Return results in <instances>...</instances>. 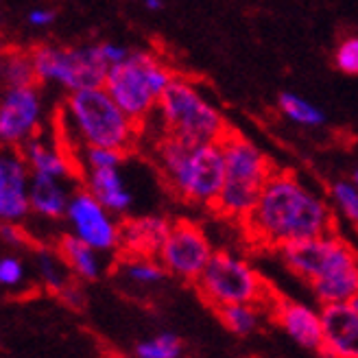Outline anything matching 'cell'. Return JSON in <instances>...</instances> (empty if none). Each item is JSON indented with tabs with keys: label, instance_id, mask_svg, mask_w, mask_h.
<instances>
[{
	"label": "cell",
	"instance_id": "cell-18",
	"mask_svg": "<svg viewBox=\"0 0 358 358\" xmlns=\"http://www.w3.org/2000/svg\"><path fill=\"white\" fill-rule=\"evenodd\" d=\"M29 196H31V212H35L42 219L57 221L66 217L73 192H68V188L64 186V179L59 177L31 175Z\"/></svg>",
	"mask_w": 358,
	"mask_h": 358
},
{
	"label": "cell",
	"instance_id": "cell-29",
	"mask_svg": "<svg viewBox=\"0 0 358 358\" xmlns=\"http://www.w3.org/2000/svg\"><path fill=\"white\" fill-rule=\"evenodd\" d=\"M24 280L27 266L20 258L13 254L0 258V284H3V289H17V286H22Z\"/></svg>",
	"mask_w": 358,
	"mask_h": 358
},
{
	"label": "cell",
	"instance_id": "cell-27",
	"mask_svg": "<svg viewBox=\"0 0 358 358\" xmlns=\"http://www.w3.org/2000/svg\"><path fill=\"white\" fill-rule=\"evenodd\" d=\"M330 194L341 217L358 225V186L354 182H336L332 184Z\"/></svg>",
	"mask_w": 358,
	"mask_h": 358
},
{
	"label": "cell",
	"instance_id": "cell-3",
	"mask_svg": "<svg viewBox=\"0 0 358 358\" xmlns=\"http://www.w3.org/2000/svg\"><path fill=\"white\" fill-rule=\"evenodd\" d=\"M155 164L179 199L214 208L225 184L221 142H190L164 134L155 142Z\"/></svg>",
	"mask_w": 358,
	"mask_h": 358
},
{
	"label": "cell",
	"instance_id": "cell-4",
	"mask_svg": "<svg viewBox=\"0 0 358 358\" xmlns=\"http://www.w3.org/2000/svg\"><path fill=\"white\" fill-rule=\"evenodd\" d=\"M221 149L225 157V184L214 210L231 221L245 223L254 212L273 166L254 142L238 131L227 129L221 138Z\"/></svg>",
	"mask_w": 358,
	"mask_h": 358
},
{
	"label": "cell",
	"instance_id": "cell-35",
	"mask_svg": "<svg viewBox=\"0 0 358 358\" xmlns=\"http://www.w3.org/2000/svg\"><path fill=\"white\" fill-rule=\"evenodd\" d=\"M145 7L149 11H162L164 9V0H145Z\"/></svg>",
	"mask_w": 358,
	"mask_h": 358
},
{
	"label": "cell",
	"instance_id": "cell-10",
	"mask_svg": "<svg viewBox=\"0 0 358 358\" xmlns=\"http://www.w3.org/2000/svg\"><path fill=\"white\" fill-rule=\"evenodd\" d=\"M70 225V234L94 247L101 254H114L120 249V223L116 214L107 210L85 186L70 196L64 217Z\"/></svg>",
	"mask_w": 358,
	"mask_h": 358
},
{
	"label": "cell",
	"instance_id": "cell-11",
	"mask_svg": "<svg viewBox=\"0 0 358 358\" xmlns=\"http://www.w3.org/2000/svg\"><path fill=\"white\" fill-rule=\"evenodd\" d=\"M214 249L201 225L192 221H173L169 236L159 249V262L164 264L169 275L186 282H196L208 266Z\"/></svg>",
	"mask_w": 358,
	"mask_h": 358
},
{
	"label": "cell",
	"instance_id": "cell-16",
	"mask_svg": "<svg viewBox=\"0 0 358 358\" xmlns=\"http://www.w3.org/2000/svg\"><path fill=\"white\" fill-rule=\"evenodd\" d=\"M173 221L157 214L134 217L120 223V249L124 256H153L157 258Z\"/></svg>",
	"mask_w": 358,
	"mask_h": 358
},
{
	"label": "cell",
	"instance_id": "cell-14",
	"mask_svg": "<svg viewBox=\"0 0 358 358\" xmlns=\"http://www.w3.org/2000/svg\"><path fill=\"white\" fill-rule=\"evenodd\" d=\"M324 358H358V308L350 301L321 306Z\"/></svg>",
	"mask_w": 358,
	"mask_h": 358
},
{
	"label": "cell",
	"instance_id": "cell-36",
	"mask_svg": "<svg viewBox=\"0 0 358 358\" xmlns=\"http://www.w3.org/2000/svg\"><path fill=\"white\" fill-rule=\"evenodd\" d=\"M352 182L358 186V166H356V169H354V173H352Z\"/></svg>",
	"mask_w": 358,
	"mask_h": 358
},
{
	"label": "cell",
	"instance_id": "cell-28",
	"mask_svg": "<svg viewBox=\"0 0 358 358\" xmlns=\"http://www.w3.org/2000/svg\"><path fill=\"white\" fill-rule=\"evenodd\" d=\"M124 159V151L107 149V147H81L79 162L87 169H112L120 166Z\"/></svg>",
	"mask_w": 358,
	"mask_h": 358
},
{
	"label": "cell",
	"instance_id": "cell-32",
	"mask_svg": "<svg viewBox=\"0 0 358 358\" xmlns=\"http://www.w3.org/2000/svg\"><path fill=\"white\" fill-rule=\"evenodd\" d=\"M0 236H3L5 245H9V247H24L29 243L24 229L20 227V223H3Z\"/></svg>",
	"mask_w": 358,
	"mask_h": 358
},
{
	"label": "cell",
	"instance_id": "cell-12",
	"mask_svg": "<svg viewBox=\"0 0 358 358\" xmlns=\"http://www.w3.org/2000/svg\"><path fill=\"white\" fill-rule=\"evenodd\" d=\"M42 96L38 85L5 87L0 101V140L9 149H22L40 134Z\"/></svg>",
	"mask_w": 358,
	"mask_h": 358
},
{
	"label": "cell",
	"instance_id": "cell-24",
	"mask_svg": "<svg viewBox=\"0 0 358 358\" xmlns=\"http://www.w3.org/2000/svg\"><path fill=\"white\" fill-rule=\"evenodd\" d=\"M120 273L124 280L131 282L134 286H140V289L162 284L164 278L169 275L159 258L153 256H124L120 264Z\"/></svg>",
	"mask_w": 358,
	"mask_h": 358
},
{
	"label": "cell",
	"instance_id": "cell-34",
	"mask_svg": "<svg viewBox=\"0 0 358 358\" xmlns=\"http://www.w3.org/2000/svg\"><path fill=\"white\" fill-rule=\"evenodd\" d=\"M55 17H57V11L55 9H48V7H35V9H31L29 11V15H27V22L31 24V27H48V24H52L55 22Z\"/></svg>",
	"mask_w": 358,
	"mask_h": 358
},
{
	"label": "cell",
	"instance_id": "cell-31",
	"mask_svg": "<svg viewBox=\"0 0 358 358\" xmlns=\"http://www.w3.org/2000/svg\"><path fill=\"white\" fill-rule=\"evenodd\" d=\"M101 52H103L105 62L110 64V68H112V66L122 64L124 59H127V57L131 55L134 50L127 48V46H122V44H118V42H103V44H101Z\"/></svg>",
	"mask_w": 358,
	"mask_h": 358
},
{
	"label": "cell",
	"instance_id": "cell-30",
	"mask_svg": "<svg viewBox=\"0 0 358 358\" xmlns=\"http://www.w3.org/2000/svg\"><path fill=\"white\" fill-rule=\"evenodd\" d=\"M336 68L345 75H358V35L345 38L334 52Z\"/></svg>",
	"mask_w": 358,
	"mask_h": 358
},
{
	"label": "cell",
	"instance_id": "cell-8",
	"mask_svg": "<svg viewBox=\"0 0 358 358\" xmlns=\"http://www.w3.org/2000/svg\"><path fill=\"white\" fill-rule=\"evenodd\" d=\"M40 83H57L68 92L105 85L110 64L105 62L101 44L57 46L38 44L31 48Z\"/></svg>",
	"mask_w": 358,
	"mask_h": 358
},
{
	"label": "cell",
	"instance_id": "cell-15",
	"mask_svg": "<svg viewBox=\"0 0 358 358\" xmlns=\"http://www.w3.org/2000/svg\"><path fill=\"white\" fill-rule=\"evenodd\" d=\"M268 308H271V315L278 321V326L299 348L321 352V345H324V324H321L319 310H315L308 303L284 299V297L273 299L268 303Z\"/></svg>",
	"mask_w": 358,
	"mask_h": 358
},
{
	"label": "cell",
	"instance_id": "cell-25",
	"mask_svg": "<svg viewBox=\"0 0 358 358\" xmlns=\"http://www.w3.org/2000/svg\"><path fill=\"white\" fill-rule=\"evenodd\" d=\"M278 107L286 118L295 124H301V127H319L326 122V114L315 103L301 99L295 92H282L278 96Z\"/></svg>",
	"mask_w": 358,
	"mask_h": 358
},
{
	"label": "cell",
	"instance_id": "cell-1",
	"mask_svg": "<svg viewBox=\"0 0 358 358\" xmlns=\"http://www.w3.org/2000/svg\"><path fill=\"white\" fill-rule=\"evenodd\" d=\"M252 241L282 249L299 241L334 231V214L299 177L273 171L258 196L254 212L243 223Z\"/></svg>",
	"mask_w": 358,
	"mask_h": 358
},
{
	"label": "cell",
	"instance_id": "cell-17",
	"mask_svg": "<svg viewBox=\"0 0 358 358\" xmlns=\"http://www.w3.org/2000/svg\"><path fill=\"white\" fill-rule=\"evenodd\" d=\"M85 188L92 192L107 210L114 212L116 217H120V214H124L131 208L134 196L122 182L120 166L87 169L85 171Z\"/></svg>",
	"mask_w": 358,
	"mask_h": 358
},
{
	"label": "cell",
	"instance_id": "cell-9",
	"mask_svg": "<svg viewBox=\"0 0 358 358\" xmlns=\"http://www.w3.org/2000/svg\"><path fill=\"white\" fill-rule=\"evenodd\" d=\"M194 284L199 295L217 310L231 303H268V289L260 273L231 252H214Z\"/></svg>",
	"mask_w": 358,
	"mask_h": 358
},
{
	"label": "cell",
	"instance_id": "cell-7",
	"mask_svg": "<svg viewBox=\"0 0 358 358\" xmlns=\"http://www.w3.org/2000/svg\"><path fill=\"white\" fill-rule=\"evenodd\" d=\"M155 112L164 134L190 142H221L229 129L219 107L188 79L175 77L159 96Z\"/></svg>",
	"mask_w": 358,
	"mask_h": 358
},
{
	"label": "cell",
	"instance_id": "cell-26",
	"mask_svg": "<svg viewBox=\"0 0 358 358\" xmlns=\"http://www.w3.org/2000/svg\"><path fill=\"white\" fill-rule=\"evenodd\" d=\"M136 358H182L184 343L182 338L173 332H159L149 336L145 341L136 343L134 348Z\"/></svg>",
	"mask_w": 358,
	"mask_h": 358
},
{
	"label": "cell",
	"instance_id": "cell-23",
	"mask_svg": "<svg viewBox=\"0 0 358 358\" xmlns=\"http://www.w3.org/2000/svg\"><path fill=\"white\" fill-rule=\"evenodd\" d=\"M35 266H38L42 284L55 295H59L66 286L73 282V280H70V275H73V273H70L66 260L57 252V247L55 249L40 247L38 252H35Z\"/></svg>",
	"mask_w": 358,
	"mask_h": 358
},
{
	"label": "cell",
	"instance_id": "cell-2",
	"mask_svg": "<svg viewBox=\"0 0 358 358\" xmlns=\"http://www.w3.org/2000/svg\"><path fill=\"white\" fill-rule=\"evenodd\" d=\"M284 264L306 280L321 306L350 301L358 295V256L334 231L280 249Z\"/></svg>",
	"mask_w": 358,
	"mask_h": 358
},
{
	"label": "cell",
	"instance_id": "cell-19",
	"mask_svg": "<svg viewBox=\"0 0 358 358\" xmlns=\"http://www.w3.org/2000/svg\"><path fill=\"white\" fill-rule=\"evenodd\" d=\"M27 159V164L33 175H48V177H59L66 179L73 175V159L66 155L55 142H48L38 134L31 138L22 149H17Z\"/></svg>",
	"mask_w": 358,
	"mask_h": 358
},
{
	"label": "cell",
	"instance_id": "cell-33",
	"mask_svg": "<svg viewBox=\"0 0 358 358\" xmlns=\"http://www.w3.org/2000/svg\"><path fill=\"white\" fill-rule=\"evenodd\" d=\"M59 299L66 303L68 308H73V310H81L83 308V303H85V295H83V289L77 284V282H70L66 289L59 293Z\"/></svg>",
	"mask_w": 358,
	"mask_h": 358
},
{
	"label": "cell",
	"instance_id": "cell-20",
	"mask_svg": "<svg viewBox=\"0 0 358 358\" xmlns=\"http://www.w3.org/2000/svg\"><path fill=\"white\" fill-rule=\"evenodd\" d=\"M57 252L66 260L73 278L81 282H96L103 275V254L79 241L75 234H64L57 243Z\"/></svg>",
	"mask_w": 358,
	"mask_h": 358
},
{
	"label": "cell",
	"instance_id": "cell-6",
	"mask_svg": "<svg viewBox=\"0 0 358 358\" xmlns=\"http://www.w3.org/2000/svg\"><path fill=\"white\" fill-rule=\"evenodd\" d=\"M173 70L147 50H134L118 66H112L105 79V90L120 105V110L138 124L155 110L159 96L173 83Z\"/></svg>",
	"mask_w": 358,
	"mask_h": 358
},
{
	"label": "cell",
	"instance_id": "cell-22",
	"mask_svg": "<svg viewBox=\"0 0 358 358\" xmlns=\"http://www.w3.org/2000/svg\"><path fill=\"white\" fill-rule=\"evenodd\" d=\"M264 306L266 303H231V306L219 308L217 315L231 334L249 336L262 326Z\"/></svg>",
	"mask_w": 358,
	"mask_h": 358
},
{
	"label": "cell",
	"instance_id": "cell-21",
	"mask_svg": "<svg viewBox=\"0 0 358 358\" xmlns=\"http://www.w3.org/2000/svg\"><path fill=\"white\" fill-rule=\"evenodd\" d=\"M0 73H3L5 87H24V85H38V73L31 50L24 48H7L0 62Z\"/></svg>",
	"mask_w": 358,
	"mask_h": 358
},
{
	"label": "cell",
	"instance_id": "cell-5",
	"mask_svg": "<svg viewBox=\"0 0 358 358\" xmlns=\"http://www.w3.org/2000/svg\"><path fill=\"white\" fill-rule=\"evenodd\" d=\"M64 114L81 147H107L127 153L140 127L120 110L105 85L68 92Z\"/></svg>",
	"mask_w": 358,
	"mask_h": 358
},
{
	"label": "cell",
	"instance_id": "cell-13",
	"mask_svg": "<svg viewBox=\"0 0 358 358\" xmlns=\"http://www.w3.org/2000/svg\"><path fill=\"white\" fill-rule=\"evenodd\" d=\"M31 169L17 149L0 157V219L22 223L31 214Z\"/></svg>",
	"mask_w": 358,
	"mask_h": 358
}]
</instances>
